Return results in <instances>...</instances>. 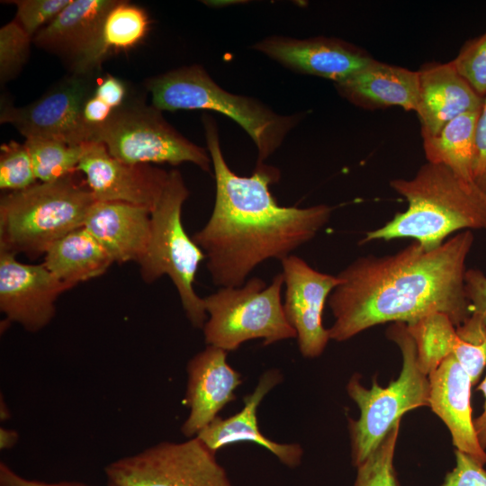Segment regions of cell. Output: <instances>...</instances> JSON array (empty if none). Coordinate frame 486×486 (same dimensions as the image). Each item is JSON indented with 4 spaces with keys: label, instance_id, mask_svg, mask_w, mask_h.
Returning <instances> with one entry per match:
<instances>
[{
    "label": "cell",
    "instance_id": "f35d334b",
    "mask_svg": "<svg viewBox=\"0 0 486 486\" xmlns=\"http://www.w3.org/2000/svg\"><path fill=\"white\" fill-rule=\"evenodd\" d=\"M0 486H91L77 482H44L29 479L13 470L4 462L0 463Z\"/></svg>",
    "mask_w": 486,
    "mask_h": 486
},
{
    "label": "cell",
    "instance_id": "ab89813d",
    "mask_svg": "<svg viewBox=\"0 0 486 486\" xmlns=\"http://www.w3.org/2000/svg\"><path fill=\"white\" fill-rule=\"evenodd\" d=\"M477 390L482 392L484 404L482 413L473 419V424L480 445L486 450V376L480 382Z\"/></svg>",
    "mask_w": 486,
    "mask_h": 486
},
{
    "label": "cell",
    "instance_id": "cb8c5ba5",
    "mask_svg": "<svg viewBox=\"0 0 486 486\" xmlns=\"http://www.w3.org/2000/svg\"><path fill=\"white\" fill-rule=\"evenodd\" d=\"M44 266L68 289L104 274L112 259L84 227L55 241L44 254Z\"/></svg>",
    "mask_w": 486,
    "mask_h": 486
},
{
    "label": "cell",
    "instance_id": "f546056e",
    "mask_svg": "<svg viewBox=\"0 0 486 486\" xmlns=\"http://www.w3.org/2000/svg\"><path fill=\"white\" fill-rule=\"evenodd\" d=\"M25 145L10 140L0 147V188L8 192L26 189L38 183Z\"/></svg>",
    "mask_w": 486,
    "mask_h": 486
},
{
    "label": "cell",
    "instance_id": "5b68a950",
    "mask_svg": "<svg viewBox=\"0 0 486 486\" xmlns=\"http://www.w3.org/2000/svg\"><path fill=\"white\" fill-rule=\"evenodd\" d=\"M95 199L73 176L36 183L0 199V251L30 257L45 254L58 239L84 226Z\"/></svg>",
    "mask_w": 486,
    "mask_h": 486
},
{
    "label": "cell",
    "instance_id": "9a60e30c",
    "mask_svg": "<svg viewBox=\"0 0 486 486\" xmlns=\"http://www.w3.org/2000/svg\"><path fill=\"white\" fill-rule=\"evenodd\" d=\"M253 48L292 71L329 79L334 84L348 78L374 60L356 46L326 37L270 36Z\"/></svg>",
    "mask_w": 486,
    "mask_h": 486
},
{
    "label": "cell",
    "instance_id": "d6986e66",
    "mask_svg": "<svg viewBox=\"0 0 486 486\" xmlns=\"http://www.w3.org/2000/svg\"><path fill=\"white\" fill-rule=\"evenodd\" d=\"M282 379V374L277 369L267 370L259 378L254 392L245 396L244 407L239 412L227 418L217 416L195 436L214 453L233 443L254 442L270 451L288 467L298 466L303 454L299 444L274 442L264 436L258 428L256 416L258 405Z\"/></svg>",
    "mask_w": 486,
    "mask_h": 486
},
{
    "label": "cell",
    "instance_id": "74e56055",
    "mask_svg": "<svg viewBox=\"0 0 486 486\" xmlns=\"http://www.w3.org/2000/svg\"><path fill=\"white\" fill-rule=\"evenodd\" d=\"M114 110L96 97L94 94L86 100L82 111V119L91 135L111 117Z\"/></svg>",
    "mask_w": 486,
    "mask_h": 486
},
{
    "label": "cell",
    "instance_id": "d4e9b609",
    "mask_svg": "<svg viewBox=\"0 0 486 486\" xmlns=\"http://www.w3.org/2000/svg\"><path fill=\"white\" fill-rule=\"evenodd\" d=\"M481 109L455 117L436 135L422 137L428 163L446 166L464 180L473 182L476 125Z\"/></svg>",
    "mask_w": 486,
    "mask_h": 486
},
{
    "label": "cell",
    "instance_id": "484cf974",
    "mask_svg": "<svg viewBox=\"0 0 486 486\" xmlns=\"http://www.w3.org/2000/svg\"><path fill=\"white\" fill-rule=\"evenodd\" d=\"M407 329L416 345L418 366L426 375L446 357L454 356L462 343L456 326L444 313L424 317L407 325Z\"/></svg>",
    "mask_w": 486,
    "mask_h": 486
},
{
    "label": "cell",
    "instance_id": "8fae6325",
    "mask_svg": "<svg viewBox=\"0 0 486 486\" xmlns=\"http://www.w3.org/2000/svg\"><path fill=\"white\" fill-rule=\"evenodd\" d=\"M93 75L71 74L24 106L16 107L2 101L1 123L10 124L25 140H56L73 145L90 143L91 135L83 122L82 111L96 86Z\"/></svg>",
    "mask_w": 486,
    "mask_h": 486
},
{
    "label": "cell",
    "instance_id": "9c48e42d",
    "mask_svg": "<svg viewBox=\"0 0 486 486\" xmlns=\"http://www.w3.org/2000/svg\"><path fill=\"white\" fill-rule=\"evenodd\" d=\"M92 142L104 145L114 158L135 165L193 163L210 172L212 159L203 148L179 133L162 111L144 102L125 103L93 132Z\"/></svg>",
    "mask_w": 486,
    "mask_h": 486
},
{
    "label": "cell",
    "instance_id": "ba28073f",
    "mask_svg": "<svg viewBox=\"0 0 486 486\" xmlns=\"http://www.w3.org/2000/svg\"><path fill=\"white\" fill-rule=\"evenodd\" d=\"M284 284L282 273L269 285L260 277H252L239 287H220L203 298L208 318L202 330L207 346L229 352L255 338L268 346L296 338L284 311Z\"/></svg>",
    "mask_w": 486,
    "mask_h": 486
},
{
    "label": "cell",
    "instance_id": "d590c367",
    "mask_svg": "<svg viewBox=\"0 0 486 486\" xmlns=\"http://www.w3.org/2000/svg\"><path fill=\"white\" fill-rule=\"evenodd\" d=\"M476 158L472 181L486 194V96L480 112L475 135Z\"/></svg>",
    "mask_w": 486,
    "mask_h": 486
},
{
    "label": "cell",
    "instance_id": "4dcf8cb0",
    "mask_svg": "<svg viewBox=\"0 0 486 486\" xmlns=\"http://www.w3.org/2000/svg\"><path fill=\"white\" fill-rule=\"evenodd\" d=\"M32 38L14 19L0 29V82L15 78L28 60Z\"/></svg>",
    "mask_w": 486,
    "mask_h": 486
},
{
    "label": "cell",
    "instance_id": "5bb4252c",
    "mask_svg": "<svg viewBox=\"0 0 486 486\" xmlns=\"http://www.w3.org/2000/svg\"><path fill=\"white\" fill-rule=\"evenodd\" d=\"M77 171L86 176L95 201L126 202L151 212L168 178V172L152 165L129 164L112 157L100 142L86 144Z\"/></svg>",
    "mask_w": 486,
    "mask_h": 486
},
{
    "label": "cell",
    "instance_id": "ffe728a7",
    "mask_svg": "<svg viewBox=\"0 0 486 486\" xmlns=\"http://www.w3.org/2000/svg\"><path fill=\"white\" fill-rule=\"evenodd\" d=\"M84 227L113 263H138L149 241L151 211L126 202L95 201L87 212Z\"/></svg>",
    "mask_w": 486,
    "mask_h": 486
},
{
    "label": "cell",
    "instance_id": "3957f363",
    "mask_svg": "<svg viewBox=\"0 0 486 486\" xmlns=\"http://www.w3.org/2000/svg\"><path fill=\"white\" fill-rule=\"evenodd\" d=\"M390 185L408 208L368 231L361 243L410 238L433 249L457 230H486V194L446 166L428 162L412 178L394 179Z\"/></svg>",
    "mask_w": 486,
    "mask_h": 486
},
{
    "label": "cell",
    "instance_id": "8992f818",
    "mask_svg": "<svg viewBox=\"0 0 486 486\" xmlns=\"http://www.w3.org/2000/svg\"><path fill=\"white\" fill-rule=\"evenodd\" d=\"M387 338L401 353L402 366L398 378L386 387L380 386L374 378L371 387L366 388L356 374L346 384L347 394L360 411L357 419L348 418L351 460L355 467L380 445L406 412L428 406V376L418 366L416 345L407 325L392 323L387 329Z\"/></svg>",
    "mask_w": 486,
    "mask_h": 486
},
{
    "label": "cell",
    "instance_id": "e0dca14e",
    "mask_svg": "<svg viewBox=\"0 0 486 486\" xmlns=\"http://www.w3.org/2000/svg\"><path fill=\"white\" fill-rule=\"evenodd\" d=\"M428 376V407L448 428L455 450L484 466L486 450L474 428L471 407L473 384L469 374L454 356H448Z\"/></svg>",
    "mask_w": 486,
    "mask_h": 486
},
{
    "label": "cell",
    "instance_id": "7c38bea8",
    "mask_svg": "<svg viewBox=\"0 0 486 486\" xmlns=\"http://www.w3.org/2000/svg\"><path fill=\"white\" fill-rule=\"evenodd\" d=\"M281 264L285 317L296 332L301 354L308 358L318 357L330 340L322 320L325 304L341 279L319 272L292 254L282 259Z\"/></svg>",
    "mask_w": 486,
    "mask_h": 486
},
{
    "label": "cell",
    "instance_id": "d6a6232c",
    "mask_svg": "<svg viewBox=\"0 0 486 486\" xmlns=\"http://www.w3.org/2000/svg\"><path fill=\"white\" fill-rule=\"evenodd\" d=\"M71 0H15L8 1L16 6L15 20L26 33L33 37L70 3Z\"/></svg>",
    "mask_w": 486,
    "mask_h": 486
},
{
    "label": "cell",
    "instance_id": "44dd1931",
    "mask_svg": "<svg viewBox=\"0 0 486 486\" xmlns=\"http://www.w3.org/2000/svg\"><path fill=\"white\" fill-rule=\"evenodd\" d=\"M335 87L351 104L369 110L399 106L416 112L419 100L418 71L375 59Z\"/></svg>",
    "mask_w": 486,
    "mask_h": 486
},
{
    "label": "cell",
    "instance_id": "6da1fadb",
    "mask_svg": "<svg viewBox=\"0 0 486 486\" xmlns=\"http://www.w3.org/2000/svg\"><path fill=\"white\" fill-rule=\"evenodd\" d=\"M473 239L464 230L433 249L414 241L392 255L356 258L328 297L329 338L342 342L379 324L409 325L433 313L461 325L472 313L464 275Z\"/></svg>",
    "mask_w": 486,
    "mask_h": 486
},
{
    "label": "cell",
    "instance_id": "7a4b0ae2",
    "mask_svg": "<svg viewBox=\"0 0 486 486\" xmlns=\"http://www.w3.org/2000/svg\"><path fill=\"white\" fill-rule=\"evenodd\" d=\"M202 119L216 194L210 219L192 238L205 255L212 282L239 287L262 262L282 260L312 239L333 208L279 205L269 189L279 180V170L256 163L250 176H238L223 157L215 121L206 113Z\"/></svg>",
    "mask_w": 486,
    "mask_h": 486
},
{
    "label": "cell",
    "instance_id": "2e32d148",
    "mask_svg": "<svg viewBox=\"0 0 486 486\" xmlns=\"http://www.w3.org/2000/svg\"><path fill=\"white\" fill-rule=\"evenodd\" d=\"M227 353L207 346L187 364L184 403L190 410L181 428L187 437H194L236 399L234 392L242 380L240 374L228 364Z\"/></svg>",
    "mask_w": 486,
    "mask_h": 486
},
{
    "label": "cell",
    "instance_id": "60d3db41",
    "mask_svg": "<svg viewBox=\"0 0 486 486\" xmlns=\"http://www.w3.org/2000/svg\"><path fill=\"white\" fill-rule=\"evenodd\" d=\"M19 439V435L15 430L1 428L0 429V448L9 449L14 446Z\"/></svg>",
    "mask_w": 486,
    "mask_h": 486
},
{
    "label": "cell",
    "instance_id": "4fadbf2b",
    "mask_svg": "<svg viewBox=\"0 0 486 486\" xmlns=\"http://www.w3.org/2000/svg\"><path fill=\"white\" fill-rule=\"evenodd\" d=\"M0 251V310L6 320L37 332L55 317L58 297L68 290L44 266L24 264Z\"/></svg>",
    "mask_w": 486,
    "mask_h": 486
},
{
    "label": "cell",
    "instance_id": "e575fe53",
    "mask_svg": "<svg viewBox=\"0 0 486 486\" xmlns=\"http://www.w3.org/2000/svg\"><path fill=\"white\" fill-rule=\"evenodd\" d=\"M464 289L471 312L480 316L486 326V275L476 268L466 270Z\"/></svg>",
    "mask_w": 486,
    "mask_h": 486
},
{
    "label": "cell",
    "instance_id": "83f0119b",
    "mask_svg": "<svg viewBox=\"0 0 486 486\" xmlns=\"http://www.w3.org/2000/svg\"><path fill=\"white\" fill-rule=\"evenodd\" d=\"M400 428L398 422L380 445L356 466L354 486H400L393 465Z\"/></svg>",
    "mask_w": 486,
    "mask_h": 486
},
{
    "label": "cell",
    "instance_id": "7402d4cb",
    "mask_svg": "<svg viewBox=\"0 0 486 486\" xmlns=\"http://www.w3.org/2000/svg\"><path fill=\"white\" fill-rule=\"evenodd\" d=\"M148 27L149 19L144 9L117 0L105 14L89 45L70 62L72 74H94L112 54L139 44Z\"/></svg>",
    "mask_w": 486,
    "mask_h": 486
},
{
    "label": "cell",
    "instance_id": "1f68e13d",
    "mask_svg": "<svg viewBox=\"0 0 486 486\" xmlns=\"http://www.w3.org/2000/svg\"><path fill=\"white\" fill-rule=\"evenodd\" d=\"M452 62L472 89L484 98L486 96V32L465 41Z\"/></svg>",
    "mask_w": 486,
    "mask_h": 486
},
{
    "label": "cell",
    "instance_id": "603a6c76",
    "mask_svg": "<svg viewBox=\"0 0 486 486\" xmlns=\"http://www.w3.org/2000/svg\"><path fill=\"white\" fill-rule=\"evenodd\" d=\"M117 0H71L32 39L45 50L68 57L80 55L96 34L105 14Z\"/></svg>",
    "mask_w": 486,
    "mask_h": 486
},
{
    "label": "cell",
    "instance_id": "836d02e7",
    "mask_svg": "<svg viewBox=\"0 0 486 486\" xmlns=\"http://www.w3.org/2000/svg\"><path fill=\"white\" fill-rule=\"evenodd\" d=\"M440 486H486V470L468 454L455 450V466Z\"/></svg>",
    "mask_w": 486,
    "mask_h": 486
},
{
    "label": "cell",
    "instance_id": "277c9868",
    "mask_svg": "<svg viewBox=\"0 0 486 486\" xmlns=\"http://www.w3.org/2000/svg\"><path fill=\"white\" fill-rule=\"evenodd\" d=\"M146 88L160 111L210 110L236 122L257 149V164L270 157L300 121L281 115L256 98L234 94L220 87L199 65L183 67L148 78Z\"/></svg>",
    "mask_w": 486,
    "mask_h": 486
},
{
    "label": "cell",
    "instance_id": "4316f807",
    "mask_svg": "<svg viewBox=\"0 0 486 486\" xmlns=\"http://www.w3.org/2000/svg\"><path fill=\"white\" fill-rule=\"evenodd\" d=\"M24 143L31 155L36 178L41 183L73 175L87 144L73 145L45 139L25 140Z\"/></svg>",
    "mask_w": 486,
    "mask_h": 486
},
{
    "label": "cell",
    "instance_id": "8d00e7d4",
    "mask_svg": "<svg viewBox=\"0 0 486 486\" xmlns=\"http://www.w3.org/2000/svg\"><path fill=\"white\" fill-rule=\"evenodd\" d=\"M94 94L112 110H116L126 103L127 88L120 78L106 75L96 83Z\"/></svg>",
    "mask_w": 486,
    "mask_h": 486
},
{
    "label": "cell",
    "instance_id": "52a82bcc",
    "mask_svg": "<svg viewBox=\"0 0 486 486\" xmlns=\"http://www.w3.org/2000/svg\"><path fill=\"white\" fill-rule=\"evenodd\" d=\"M188 195L181 173L169 171L163 193L151 212L149 241L138 264L141 278L148 284L168 275L187 319L194 327L202 328L208 316L194 282L205 255L182 223V208Z\"/></svg>",
    "mask_w": 486,
    "mask_h": 486
},
{
    "label": "cell",
    "instance_id": "30bf717a",
    "mask_svg": "<svg viewBox=\"0 0 486 486\" xmlns=\"http://www.w3.org/2000/svg\"><path fill=\"white\" fill-rule=\"evenodd\" d=\"M104 473L107 486H232L215 453L196 436L120 458Z\"/></svg>",
    "mask_w": 486,
    "mask_h": 486
},
{
    "label": "cell",
    "instance_id": "f1b7e54d",
    "mask_svg": "<svg viewBox=\"0 0 486 486\" xmlns=\"http://www.w3.org/2000/svg\"><path fill=\"white\" fill-rule=\"evenodd\" d=\"M456 331L462 339L454 356L469 374L474 385L486 367V326L474 312L459 326Z\"/></svg>",
    "mask_w": 486,
    "mask_h": 486
},
{
    "label": "cell",
    "instance_id": "ac0fdd59",
    "mask_svg": "<svg viewBox=\"0 0 486 486\" xmlns=\"http://www.w3.org/2000/svg\"><path fill=\"white\" fill-rule=\"evenodd\" d=\"M418 71L419 100L416 113L422 137L436 135L455 117L482 108L484 98L458 73L452 61L427 63Z\"/></svg>",
    "mask_w": 486,
    "mask_h": 486
}]
</instances>
